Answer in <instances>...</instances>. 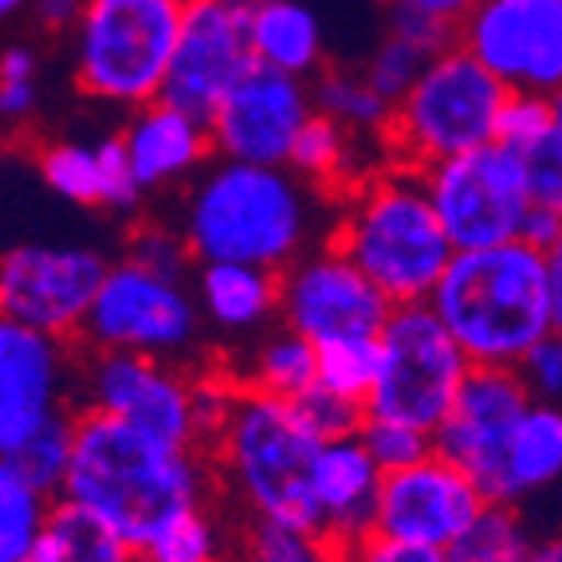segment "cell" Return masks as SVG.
I'll return each mask as SVG.
<instances>
[{
    "instance_id": "13",
    "label": "cell",
    "mask_w": 562,
    "mask_h": 562,
    "mask_svg": "<svg viewBox=\"0 0 562 562\" xmlns=\"http://www.w3.org/2000/svg\"><path fill=\"white\" fill-rule=\"evenodd\" d=\"M394 315L370 276L335 240L315 244L280 272V323L307 335L315 347L338 338H378Z\"/></svg>"
},
{
    "instance_id": "19",
    "label": "cell",
    "mask_w": 562,
    "mask_h": 562,
    "mask_svg": "<svg viewBox=\"0 0 562 562\" xmlns=\"http://www.w3.org/2000/svg\"><path fill=\"white\" fill-rule=\"evenodd\" d=\"M71 342L24 323H0V452L64 417L76 382Z\"/></svg>"
},
{
    "instance_id": "44",
    "label": "cell",
    "mask_w": 562,
    "mask_h": 562,
    "mask_svg": "<svg viewBox=\"0 0 562 562\" xmlns=\"http://www.w3.org/2000/svg\"><path fill=\"white\" fill-rule=\"evenodd\" d=\"M347 562H457L441 547H422V543H405V539H390V535H370L358 547H350L342 554Z\"/></svg>"
},
{
    "instance_id": "41",
    "label": "cell",
    "mask_w": 562,
    "mask_h": 562,
    "mask_svg": "<svg viewBox=\"0 0 562 562\" xmlns=\"http://www.w3.org/2000/svg\"><path fill=\"white\" fill-rule=\"evenodd\" d=\"M524 154V169H527V189H531V205L539 209H554L562 213V138L535 142Z\"/></svg>"
},
{
    "instance_id": "23",
    "label": "cell",
    "mask_w": 562,
    "mask_h": 562,
    "mask_svg": "<svg viewBox=\"0 0 562 562\" xmlns=\"http://www.w3.org/2000/svg\"><path fill=\"white\" fill-rule=\"evenodd\" d=\"M562 484V402H531L504 449L492 496L496 504H524Z\"/></svg>"
},
{
    "instance_id": "16",
    "label": "cell",
    "mask_w": 562,
    "mask_h": 562,
    "mask_svg": "<svg viewBox=\"0 0 562 562\" xmlns=\"http://www.w3.org/2000/svg\"><path fill=\"white\" fill-rule=\"evenodd\" d=\"M460 44L512 91L562 87V0H480L460 24Z\"/></svg>"
},
{
    "instance_id": "32",
    "label": "cell",
    "mask_w": 562,
    "mask_h": 562,
    "mask_svg": "<svg viewBox=\"0 0 562 562\" xmlns=\"http://www.w3.org/2000/svg\"><path fill=\"white\" fill-rule=\"evenodd\" d=\"M531 535L519 516L516 504H492L476 516V524L464 531L457 547H452V559L457 562H524L531 554Z\"/></svg>"
},
{
    "instance_id": "40",
    "label": "cell",
    "mask_w": 562,
    "mask_h": 562,
    "mask_svg": "<svg viewBox=\"0 0 562 562\" xmlns=\"http://www.w3.org/2000/svg\"><path fill=\"white\" fill-rule=\"evenodd\" d=\"M303 413H307V422L315 425L323 441H335V437H358L370 422V409L355 397H342L327 385H315L307 394L300 397Z\"/></svg>"
},
{
    "instance_id": "36",
    "label": "cell",
    "mask_w": 562,
    "mask_h": 562,
    "mask_svg": "<svg viewBox=\"0 0 562 562\" xmlns=\"http://www.w3.org/2000/svg\"><path fill=\"white\" fill-rule=\"evenodd\" d=\"M432 56H425L422 47H413L409 40L402 36H390L382 40V44L374 47V56H370V64H366L362 76L374 83V91L382 94V99H390V103H402L405 94L413 91V83L422 79L425 64H429Z\"/></svg>"
},
{
    "instance_id": "53",
    "label": "cell",
    "mask_w": 562,
    "mask_h": 562,
    "mask_svg": "<svg viewBox=\"0 0 562 562\" xmlns=\"http://www.w3.org/2000/svg\"><path fill=\"white\" fill-rule=\"evenodd\" d=\"M20 4H32V0H0V12H4V16H12Z\"/></svg>"
},
{
    "instance_id": "57",
    "label": "cell",
    "mask_w": 562,
    "mask_h": 562,
    "mask_svg": "<svg viewBox=\"0 0 562 562\" xmlns=\"http://www.w3.org/2000/svg\"><path fill=\"white\" fill-rule=\"evenodd\" d=\"M233 562H236V559H233Z\"/></svg>"
},
{
    "instance_id": "9",
    "label": "cell",
    "mask_w": 562,
    "mask_h": 562,
    "mask_svg": "<svg viewBox=\"0 0 562 562\" xmlns=\"http://www.w3.org/2000/svg\"><path fill=\"white\" fill-rule=\"evenodd\" d=\"M201 327L205 315L186 280L150 272L146 263L122 256L99 288L79 342L91 350H142L181 362V355L198 347Z\"/></svg>"
},
{
    "instance_id": "7",
    "label": "cell",
    "mask_w": 562,
    "mask_h": 562,
    "mask_svg": "<svg viewBox=\"0 0 562 562\" xmlns=\"http://www.w3.org/2000/svg\"><path fill=\"white\" fill-rule=\"evenodd\" d=\"M186 0H87L76 29V83L111 106L158 103L178 52Z\"/></svg>"
},
{
    "instance_id": "38",
    "label": "cell",
    "mask_w": 562,
    "mask_h": 562,
    "mask_svg": "<svg viewBox=\"0 0 562 562\" xmlns=\"http://www.w3.org/2000/svg\"><path fill=\"white\" fill-rule=\"evenodd\" d=\"M126 256L138 263H146L150 272L173 276V280H189L193 272V248H189L186 233L181 228H166V225H138L126 240Z\"/></svg>"
},
{
    "instance_id": "25",
    "label": "cell",
    "mask_w": 562,
    "mask_h": 562,
    "mask_svg": "<svg viewBox=\"0 0 562 562\" xmlns=\"http://www.w3.org/2000/svg\"><path fill=\"white\" fill-rule=\"evenodd\" d=\"M236 378H240L244 385L260 390V394L300 402L307 390L319 385V347H315L307 335H300V330H291L288 323H280V327L268 330V335L248 350V358L240 362Z\"/></svg>"
},
{
    "instance_id": "47",
    "label": "cell",
    "mask_w": 562,
    "mask_h": 562,
    "mask_svg": "<svg viewBox=\"0 0 562 562\" xmlns=\"http://www.w3.org/2000/svg\"><path fill=\"white\" fill-rule=\"evenodd\" d=\"M562 236V213H554V209H531V216H527V228H524V240L535 244V248H551L554 240Z\"/></svg>"
},
{
    "instance_id": "54",
    "label": "cell",
    "mask_w": 562,
    "mask_h": 562,
    "mask_svg": "<svg viewBox=\"0 0 562 562\" xmlns=\"http://www.w3.org/2000/svg\"><path fill=\"white\" fill-rule=\"evenodd\" d=\"M138 562H154V559H146V554H142V559H138Z\"/></svg>"
},
{
    "instance_id": "4",
    "label": "cell",
    "mask_w": 562,
    "mask_h": 562,
    "mask_svg": "<svg viewBox=\"0 0 562 562\" xmlns=\"http://www.w3.org/2000/svg\"><path fill=\"white\" fill-rule=\"evenodd\" d=\"M319 449L323 437L307 422L300 402L260 394L240 382L225 425L209 441V460L252 519L319 531L323 516L315 499Z\"/></svg>"
},
{
    "instance_id": "21",
    "label": "cell",
    "mask_w": 562,
    "mask_h": 562,
    "mask_svg": "<svg viewBox=\"0 0 562 562\" xmlns=\"http://www.w3.org/2000/svg\"><path fill=\"white\" fill-rule=\"evenodd\" d=\"M122 142L146 193L193 178L205 169L209 154H216L209 122L181 106H169L166 99L138 106L122 131Z\"/></svg>"
},
{
    "instance_id": "52",
    "label": "cell",
    "mask_w": 562,
    "mask_h": 562,
    "mask_svg": "<svg viewBox=\"0 0 562 562\" xmlns=\"http://www.w3.org/2000/svg\"><path fill=\"white\" fill-rule=\"evenodd\" d=\"M551 106H554V134L562 138V87L551 94Z\"/></svg>"
},
{
    "instance_id": "26",
    "label": "cell",
    "mask_w": 562,
    "mask_h": 562,
    "mask_svg": "<svg viewBox=\"0 0 562 562\" xmlns=\"http://www.w3.org/2000/svg\"><path fill=\"white\" fill-rule=\"evenodd\" d=\"M142 551L71 499H56L29 562H138Z\"/></svg>"
},
{
    "instance_id": "20",
    "label": "cell",
    "mask_w": 562,
    "mask_h": 562,
    "mask_svg": "<svg viewBox=\"0 0 562 562\" xmlns=\"http://www.w3.org/2000/svg\"><path fill=\"white\" fill-rule=\"evenodd\" d=\"M382 480L385 472L374 452L366 449L362 432L323 441L319 460H315V499L323 516L319 535L338 554H347L350 547L374 535Z\"/></svg>"
},
{
    "instance_id": "18",
    "label": "cell",
    "mask_w": 562,
    "mask_h": 562,
    "mask_svg": "<svg viewBox=\"0 0 562 562\" xmlns=\"http://www.w3.org/2000/svg\"><path fill=\"white\" fill-rule=\"evenodd\" d=\"M535 394L527 390L524 374L516 366H472L457 394V405L445 417V425L432 432L437 452L457 460L469 472L484 496H492L504 464V449L512 441L516 425L531 409Z\"/></svg>"
},
{
    "instance_id": "35",
    "label": "cell",
    "mask_w": 562,
    "mask_h": 562,
    "mask_svg": "<svg viewBox=\"0 0 562 562\" xmlns=\"http://www.w3.org/2000/svg\"><path fill=\"white\" fill-rule=\"evenodd\" d=\"M338 551L319 531L252 519L236 562H335Z\"/></svg>"
},
{
    "instance_id": "33",
    "label": "cell",
    "mask_w": 562,
    "mask_h": 562,
    "mask_svg": "<svg viewBox=\"0 0 562 562\" xmlns=\"http://www.w3.org/2000/svg\"><path fill=\"white\" fill-rule=\"evenodd\" d=\"M382 370V347L378 338H338L319 347V385L335 390L355 402H370Z\"/></svg>"
},
{
    "instance_id": "5",
    "label": "cell",
    "mask_w": 562,
    "mask_h": 562,
    "mask_svg": "<svg viewBox=\"0 0 562 562\" xmlns=\"http://www.w3.org/2000/svg\"><path fill=\"white\" fill-rule=\"evenodd\" d=\"M429 303L472 366L519 370V362L554 330L547 256L527 240L457 252Z\"/></svg>"
},
{
    "instance_id": "51",
    "label": "cell",
    "mask_w": 562,
    "mask_h": 562,
    "mask_svg": "<svg viewBox=\"0 0 562 562\" xmlns=\"http://www.w3.org/2000/svg\"><path fill=\"white\" fill-rule=\"evenodd\" d=\"M524 562H562V531L551 535V539H539Z\"/></svg>"
},
{
    "instance_id": "24",
    "label": "cell",
    "mask_w": 562,
    "mask_h": 562,
    "mask_svg": "<svg viewBox=\"0 0 562 562\" xmlns=\"http://www.w3.org/2000/svg\"><path fill=\"white\" fill-rule=\"evenodd\" d=\"M256 64L311 79L323 71V24L300 0H263L252 16Z\"/></svg>"
},
{
    "instance_id": "22",
    "label": "cell",
    "mask_w": 562,
    "mask_h": 562,
    "mask_svg": "<svg viewBox=\"0 0 562 562\" xmlns=\"http://www.w3.org/2000/svg\"><path fill=\"white\" fill-rule=\"evenodd\" d=\"M193 295L205 327L225 338H248L280 319V272L256 263L205 260L193 268Z\"/></svg>"
},
{
    "instance_id": "28",
    "label": "cell",
    "mask_w": 562,
    "mask_h": 562,
    "mask_svg": "<svg viewBox=\"0 0 562 562\" xmlns=\"http://www.w3.org/2000/svg\"><path fill=\"white\" fill-rule=\"evenodd\" d=\"M71 452H76V413H64L56 422H47L29 441L4 452L0 472H12L24 484L40 487L44 496H64L67 472H71Z\"/></svg>"
},
{
    "instance_id": "8",
    "label": "cell",
    "mask_w": 562,
    "mask_h": 562,
    "mask_svg": "<svg viewBox=\"0 0 562 562\" xmlns=\"http://www.w3.org/2000/svg\"><path fill=\"white\" fill-rule=\"evenodd\" d=\"M382 370L366 409L370 417L417 425L437 432L457 405L464 378L472 374V358L464 355L432 303H402L378 335Z\"/></svg>"
},
{
    "instance_id": "29",
    "label": "cell",
    "mask_w": 562,
    "mask_h": 562,
    "mask_svg": "<svg viewBox=\"0 0 562 562\" xmlns=\"http://www.w3.org/2000/svg\"><path fill=\"white\" fill-rule=\"evenodd\" d=\"M36 169L44 186L64 198L67 205L83 209H103V154L99 142H47L44 150L36 154Z\"/></svg>"
},
{
    "instance_id": "14",
    "label": "cell",
    "mask_w": 562,
    "mask_h": 562,
    "mask_svg": "<svg viewBox=\"0 0 562 562\" xmlns=\"http://www.w3.org/2000/svg\"><path fill=\"white\" fill-rule=\"evenodd\" d=\"M260 4L263 0H189L178 52L161 91L169 106L213 122L225 94L256 64L252 16Z\"/></svg>"
},
{
    "instance_id": "43",
    "label": "cell",
    "mask_w": 562,
    "mask_h": 562,
    "mask_svg": "<svg viewBox=\"0 0 562 562\" xmlns=\"http://www.w3.org/2000/svg\"><path fill=\"white\" fill-rule=\"evenodd\" d=\"M519 374H524L535 402H562V330H551V335L519 362Z\"/></svg>"
},
{
    "instance_id": "45",
    "label": "cell",
    "mask_w": 562,
    "mask_h": 562,
    "mask_svg": "<svg viewBox=\"0 0 562 562\" xmlns=\"http://www.w3.org/2000/svg\"><path fill=\"white\" fill-rule=\"evenodd\" d=\"M36 111V79H0V114L4 122H24Z\"/></svg>"
},
{
    "instance_id": "30",
    "label": "cell",
    "mask_w": 562,
    "mask_h": 562,
    "mask_svg": "<svg viewBox=\"0 0 562 562\" xmlns=\"http://www.w3.org/2000/svg\"><path fill=\"white\" fill-rule=\"evenodd\" d=\"M311 91H315V106L323 114L338 119L355 134H385L390 114H394V103L382 99L374 83L355 71H319Z\"/></svg>"
},
{
    "instance_id": "31",
    "label": "cell",
    "mask_w": 562,
    "mask_h": 562,
    "mask_svg": "<svg viewBox=\"0 0 562 562\" xmlns=\"http://www.w3.org/2000/svg\"><path fill=\"white\" fill-rule=\"evenodd\" d=\"M56 499L24 484L12 472H0V562H29L40 535L52 519Z\"/></svg>"
},
{
    "instance_id": "6",
    "label": "cell",
    "mask_w": 562,
    "mask_h": 562,
    "mask_svg": "<svg viewBox=\"0 0 562 562\" xmlns=\"http://www.w3.org/2000/svg\"><path fill=\"white\" fill-rule=\"evenodd\" d=\"M507 94L512 87L492 67L480 64L464 44H452L425 64L422 79L394 106L382 138L394 161L429 169L496 142Z\"/></svg>"
},
{
    "instance_id": "27",
    "label": "cell",
    "mask_w": 562,
    "mask_h": 562,
    "mask_svg": "<svg viewBox=\"0 0 562 562\" xmlns=\"http://www.w3.org/2000/svg\"><path fill=\"white\" fill-rule=\"evenodd\" d=\"M288 166L319 193H338V189L347 193L358 178H366L362 169H355V131L323 111L311 114V122L300 131Z\"/></svg>"
},
{
    "instance_id": "11",
    "label": "cell",
    "mask_w": 562,
    "mask_h": 562,
    "mask_svg": "<svg viewBox=\"0 0 562 562\" xmlns=\"http://www.w3.org/2000/svg\"><path fill=\"white\" fill-rule=\"evenodd\" d=\"M111 260L87 244L24 240L0 260V311L44 335L79 342Z\"/></svg>"
},
{
    "instance_id": "55",
    "label": "cell",
    "mask_w": 562,
    "mask_h": 562,
    "mask_svg": "<svg viewBox=\"0 0 562 562\" xmlns=\"http://www.w3.org/2000/svg\"><path fill=\"white\" fill-rule=\"evenodd\" d=\"M335 562H347V559H342V554H338V559H335Z\"/></svg>"
},
{
    "instance_id": "17",
    "label": "cell",
    "mask_w": 562,
    "mask_h": 562,
    "mask_svg": "<svg viewBox=\"0 0 562 562\" xmlns=\"http://www.w3.org/2000/svg\"><path fill=\"white\" fill-rule=\"evenodd\" d=\"M487 504L492 499L484 496V487L457 460L429 452L409 469L385 472L374 531L405 543L441 547L452 554V547L464 539Z\"/></svg>"
},
{
    "instance_id": "49",
    "label": "cell",
    "mask_w": 562,
    "mask_h": 562,
    "mask_svg": "<svg viewBox=\"0 0 562 562\" xmlns=\"http://www.w3.org/2000/svg\"><path fill=\"white\" fill-rule=\"evenodd\" d=\"M402 4H413V9L429 12V16H441L449 20V24H464V16H469L472 9H476L480 0H402Z\"/></svg>"
},
{
    "instance_id": "48",
    "label": "cell",
    "mask_w": 562,
    "mask_h": 562,
    "mask_svg": "<svg viewBox=\"0 0 562 562\" xmlns=\"http://www.w3.org/2000/svg\"><path fill=\"white\" fill-rule=\"evenodd\" d=\"M547 288H551V315L554 330H562V236L547 248Z\"/></svg>"
},
{
    "instance_id": "39",
    "label": "cell",
    "mask_w": 562,
    "mask_h": 562,
    "mask_svg": "<svg viewBox=\"0 0 562 562\" xmlns=\"http://www.w3.org/2000/svg\"><path fill=\"white\" fill-rule=\"evenodd\" d=\"M554 134V106L551 94L535 91H512L504 111H499V131L496 142L512 146V150H527L535 142H543Z\"/></svg>"
},
{
    "instance_id": "10",
    "label": "cell",
    "mask_w": 562,
    "mask_h": 562,
    "mask_svg": "<svg viewBox=\"0 0 562 562\" xmlns=\"http://www.w3.org/2000/svg\"><path fill=\"white\" fill-rule=\"evenodd\" d=\"M425 181H429L432 205L441 213L445 233L457 244V252L524 240L527 216L535 205L519 150L504 142H487V146L429 166Z\"/></svg>"
},
{
    "instance_id": "34",
    "label": "cell",
    "mask_w": 562,
    "mask_h": 562,
    "mask_svg": "<svg viewBox=\"0 0 562 562\" xmlns=\"http://www.w3.org/2000/svg\"><path fill=\"white\" fill-rule=\"evenodd\" d=\"M142 554L154 562H233L225 531H221V524L209 516L205 507H193V512L178 516L169 527H161L158 539Z\"/></svg>"
},
{
    "instance_id": "2",
    "label": "cell",
    "mask_w": 562,
    "mask_h": 562,
    "mask_svg": "<svg viewBox=\"0 0 562 562\" xmlns=\"http://www.w3.org/2000/svg\"><path fill=\"white\" fill-rule=\"evenodd\" d=\"M315 193L291 166L228 161L205 166L181 205V233L205 260L283 272L315 248Z\"/></svg>"
},
{
    "instance_id": "42",
    "label": "cell",
    "mask_w": 562,
    "mask_h": 562,
    "mask_svg": "<svg viewBox=\"0 0 562 562\" xmlns=\"http://www.w3.org/2000/svg\"><path fill=\"white\" fill-rule=\"evenodd\" d=\"M390 32L402 40H409L413 47H422L425 56H441L445 47L460 44V29L441 16H429V12L402 4V0H390Z\"/></svg>"
},
{
    "instance_id": "12",
    "label": "cell",
    "mask_w": 562,
    "mask_h": 562,
    "mask_svg": "<svg viewBox=\"0 0 562 562\" xmlns=\"http://www.w3.org/2000/svg\"><path fill=\"white\" fill-rule=\"evenodd\" d=\"M79 397L83 409L111 413L178 449H205L193 374L169 358L142 350H91L79 366Z\"/></svg>"
},
{
    "instance_id": "56",
    "label": "cell",
    "mask_w": 562,
    "mask_h": 562,
    "mask_svg": "<svg viewBox=\"0 0 562 562\" xmlns=\"http://www.w3.org/2000/svg\"><path fill=\"white\" fill-rule=\"evenodd\" d=\"M186 4H189V0H186Z\"/></svg>"
},
{
    "instance_id": "37",
    "label": "cell",
    "mask_w": 562,
    "mask_h": 562,
    "mask_svg": "<svg viewBox=\"0 0 562 562\" xmlns=\"http://www.w3.org/2000/svg\"><path fill=\"white\" fill-rule=\"evenodd\" d=\"M362 441H366V449L374 452L382 472L409 469V464L425 460L429 452H437L432 432L417 429V425H405V422H390V417H370L362 429Z\"/></svg>"
},
{
    "instance_id": "1",
    "label": "cell",
    "mask_w": 562,
    "mask_h": 562,
    "mask_svg": "<svg viewBox=\"0 0 562 562\" xmlns=\"http://www.w3.org/2000/svg\"><path fill=\"white\" fill-rule=\"evenodd\" d=\"M209 464L201 449H178L111 413H76V452L64 496L111 524L138 551L161 527L205 507Z\"/></svg>"
},
{
    "instance_id": "15",
    "label": "cell",
    "mask_w": 562,
    "mask_h": 562,
    "mask_svg": "<svg viewBox=\"0 0 562 562\" xmlns=\"http://www.w3.org/2000/svg\"><path fill=\"white\" fill-rule=\"evenodd\" d=\"M315 111L319 106H315V91L307 87V79L288 76L280 67L252 64L209 122L216 158L288 166L295 138Z\"/></svg>"
},
{
    "instance_id": "3",
    "label": "cell",
    "mask_w": 562,
    "mask_h": 562,
    "mask_svg": "<svg viewBox=\"0 0 562 562\" xmlns=\"http://www.w3.org/2000/svg\"><path fill=\"white\" fill-rule=\"evenodd\" d=\"M330 240L385 291L394 307L429 303L457 256V244L432 205L425 169L402 161L366 173L342 193Z\"/></svg>"
},
{
    "instance_id": "50",
    "label": "cell",
    "mask_w": 562,
    "mask_h": 562,
    "mask_svg": "<svg viewBox=\"0 0 562 562\" xmlns=\"http://www.w3.org/2000/svg\"><path fill=\"white\" fill-rule=\"evenodd\" d=\"M0 79H36V52L29 44H12L0 59Z\"/></svg>"
},
{
    "instance_id": "46",
    "label": "cell",
    "mask_w": 562,
    "mask_h": 562,
    "mask_svg": "<svg viewBox=\"0 0 562 562\" xmlns=\"http://www.w3.org/2000/svg\"><path fill=\"white\" fill-rule=\"evenodd\" d=\"M32 9H36L40 29L47 32H76L79 20L87 12V0H32Z\"/></svg>"
}]
</instances>
